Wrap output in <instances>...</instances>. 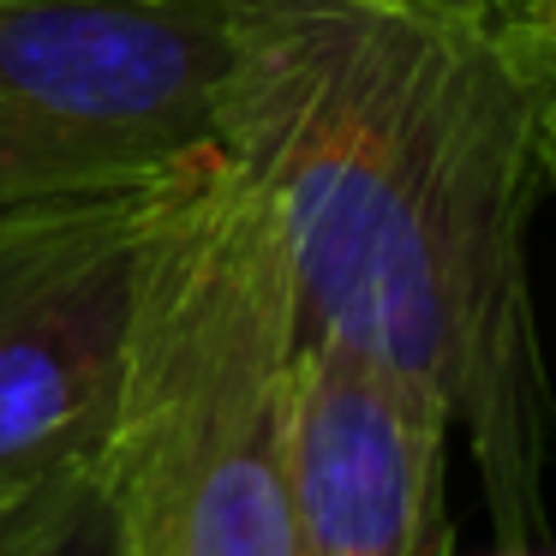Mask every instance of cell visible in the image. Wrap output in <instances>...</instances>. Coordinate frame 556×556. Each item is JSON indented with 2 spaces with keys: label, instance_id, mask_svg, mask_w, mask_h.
I'll list each match as a JSON object with an SVG mask.
<instances>
[{
  "label": "cell",
  "instance_id": "6da1fadb",
  "mask_svg": "<svg viewBox=\"0 0 556 556\" xmlns=\"http://www.w3.org/2000/svg\"><path fill=\"white\" fill-rule=\"evenodd\" d=\"M216 150L281 240L300 336L419 383L467 431L496 539L544 551V126L503 18L407 0H216Z\"/></svg>",
  "mask_w": 556,
  "mask_h": 556
},
{
  "label": "cell",
  "instance_id": "7a4b0ae2",
  "mask_svg": "<svg viewBox=\"0 0 556 556\" xmlns=\"http://www.w3.org/2000/svg\"><path fill=\"white\" fill-rule=\"evenodd\" d=\"M300 300L216 144L162 186L102 472L126 556H293Z\"/></svg>",
  "mask_w": 556,
  "mask_h": 556
},
{
  "label": "cell",
  "instance_id": "3957f363",
  "mask_svg": "<svg viewBox=\"0 0 556 556\" xmlns=\"http://www.w3.org/2000/svg\"><path fill=\"white\" fill-rule=\"evenodd\" d=\"M216 0L0 7V222L216 144Z\"/></svg>",
  "mask_w": 556,
  "mask_h": 556
},
{
  "label": "cell",
  "instance_id": "277c9868",
  "mask_svg": "<svg viewBox=\"0 0 556 556\" xmlns=\"http://www.w3.org/2000/svg\"><path fill=\"white\" fill-rule=\"evenodd\" d=\"M168 174L0 222V503L109 455Z\"/></svg>",
  "mask_w": 556,
  "mask_h": 556
},
{
  "label": "cell",
  "instance_id": "5b68a950",
  "mask_svg": "<svg viewBox=\"0 0 556 556\" xmlns=\"http://www.w3.org/2000/svg\"><path fill=\"white\" fill-rule=\"evenodd\" d=\"M448 413L348 341H300L293 556H455Z\"/></svg>",
  "mask_w": 556,
  "mask_h": 556
},
{
  "label": "cell",
  "instance_id": "8992f818",
  "mask_svg": "<svg viewBox=\"0 0 556 556\" xmlns=\"http://www.w3.org/2000/svg\"><path fill=\"white\" fill-rule=\"evenodd\" d=\"M0 556H126L109 472L85 467L0 503Z\"/></svg>",
  "mask_w": 556,
  "mask_h": 556
},
{
  "label": "cell",
  "instance_id": "52a82bcc",
  "mask_svg": "<svg viewBox=\"0 0 556 556\" xmlns=\"http://www.w3.org/2000/svg\"><path fill=\"white\" fill-rule=\"evenodd\" d=\"M515 54L527 61L539 90V126H544V168L556 174V0H520L503 18Z\"/></svg>",
  "mask_w": 556,
  "mask_h": 556
},
{
  "label": "cell",
  "instance_id": "ba28073f",
  "mask_svg": "<svg viewBox=\"0 0 556 556\" xmlns=\"http://www.w3.org/2000/svg\"><path fill=\"white\" fill-rule=\"evenodd\" d=\"M407 7H431V13H455V18H508L520 0H407Z\"/></svg>",
  "mask_w": 556,
  "mask_h": 556
},
{
  "label": "cell",
  "instance_id": "9c48e42d",
  "mask_svg": "<svg viewBox=\"0 0 556 556\" xmlns=\"http://www.w3.org/2000/svg\"><path fill=\"white\" fill-rule=\"evenodd\" d=\"M0 7H61V0H0Z\"/></svg>",
  "mask_w": 556,
  "mask_h": 556
},
{
  "label": "cell",
  "instance_id": "30bf717a",
  "mask_svg": "<svg viewBox=\"0 0 556 556\" xmlns=\"http://www.w3.org/2000/svg\"><path fill=\"white\" fill-rule=\"evenodd\" d=\"M491 556H544V551H508V544H496Z\"/></svg>",
  "mask_w": 556,
  "mask_h": 556
}]
</instances>
